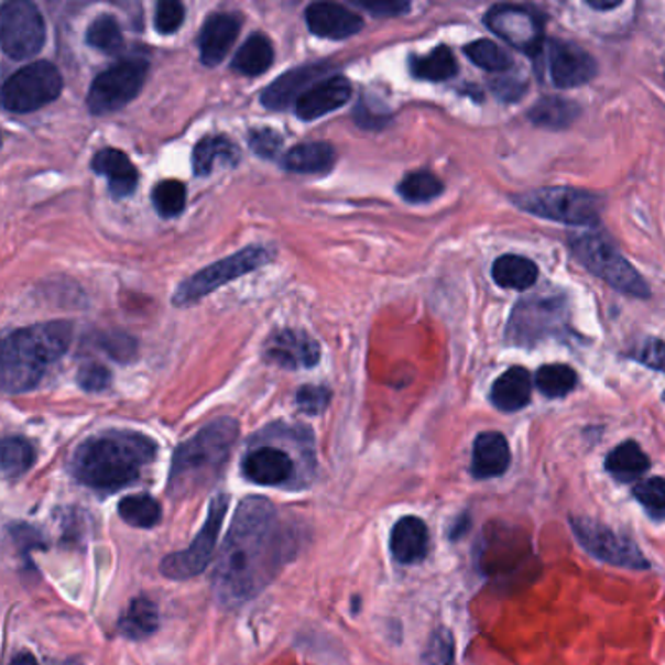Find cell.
Instances as JSON below:
<instances>
[{"label": "cell", "instance_id": "d6a6232c", "mask_svg": "<svg viewBox=\"0 0 665 665\" xmlns=\"http://www.w3.org/2000/svg\"><path fill=\"white\" fill-rule=\"evenodd\" d=\"M118 512L121 520L137 530H151L163 520L161 503L149 494L126 495L120 502Z\"/></svg>", "mask_w": 665, "mask_h": 665}, {"label": "cell", "instance_id": "2e32d148", "mask_svg": "<svg viewBox=\"0 0 665 665\" xmlns=\"http://www.w3.org/2000/svg\"><path fill=\"white\" fill-rule=\"evenodd\" d=\"M242 18L232 12H217L205 20L199 34V57L207 67H215L229 55L239 37Z\"/></svg>", "mask_w": 665, "mask_h": 665}, {"label": "cell", "instance_id": "b9f144b4", "mask_svg": "<svg viewBox=\"0 0 665 665\" xmlns=\"http://www.w3.org/2000/svg\"><path fill=\"white\" fill-rule=\"evenodd\" d=\"M186 17L184 7L176 0H163L156 7V17H154V26L163 35L174 34Z\"/></svg>", "mask_w": 665, "mask_h": 665}, {"label": "cell", "instance_id": "6da1fadb", "mask_svg": "<svg viewBox=\"0 0 665 665\" xmlns=\"http://www.w3.org/2000/svg\"><path fill=\"white\" fill-rule=\"evenodd\" d=\"M297 538L264 495L244 498L232 517L214 571V596L222 609H239L262 593L295 555Z\"/></svg>", "mask_w": 665, "mask_h": 665}, {"label": "cell", "instance_id": "836d02e7", "mask_svg": "<svg viewBox=\"0 0 665 665\" xmlns=\"http://www.w3.org/2000/svg\"><path fill=\"white\" fill-rule=\"evenodd\" d=\"M35 461L34 447L24 437H7L2 441V475L20 478L32 469Z\"/></svg>", "mask_w": 665, "mask_h": 665}, {"label": "cell", "instance_id": "7bdbcfd3", "mask_svg": "<svg viewBox=\"0 0 665 665\" xmlns=\"http://www.w3.org/2000/svg\"><path fill=\"white\" fill-rule=\"evenodd\" d=\"M295 402H297L301 412L316 416V414H323L328 408L330 391L326 386H310V384H307L297 393Z\"/></svg>", "mask_w": 665, "mask_h": 665}, {"label": "cell", "instance_id": "f35d334b", "mask_svg": "<svg viewBox=\"0 0 665 665\" xmlns=\"http://www.w3.org/2000/svg\"><path fill=\"white\" fill-rule=\"evenodd\" d=\"M154 209L161 217H176L186 207V188L178 179H164L153 189Z\"/></svg>", "mask_w": 665, "mask_h": 665}, {"label": "cell", "instance_id": "60d3db41", "mask_svg": "<svg viewBox=\"0 0 665 665\" xmlns=\"http://www.w3.org/2000/svg\"><path fill=\"white\" fill-rule=\"evenodd\" d=\"M422 665H455V639L451 631L437 629L422 654Z\"/></svg>", "mask_w": 665, "mask_h": 665}, {"label": "cell", "instance_id": "9a60e30c", "mask_svg": "<svg viewBox=\"0 0 665 665\" xmlns=\"http://www.w3.org/2000/svg\"><path fill=\"white\" fill-rule=\"evenodd\" d=\"M242 475L258 487H283L295 478V461L280 447L262 445L244 455Z\"/></svg>", "mask_w": 665, "mask_h": 665}, {"label": "cell", "instance_id": "7c38bea8", "mask_svg": "<svg viewBox=\"0 0 665 665\" xmlns=\"http://www.w3.org/2000/svg\"><path fill=\"white\" fill-rule=\"evenodd\" d=\"M149 63L143 59L121 61L95 78L88 90V110L96 116L111 113L128 106L145 85Z\"/></svg>", "mask_w": 665, "mask_h": 665}, {"label": "cell", "instance_id": "9c48e42d", "mask_svg": "<svg viewBox=\"0 0 665 665\" xmlns=\"http://www.w3.org/2000/svg\"><path fill=\"white\" fill-rule=\"evenodd\" d=\"M63 90L59 70L47 61H37L17 70L2 86V106L12 113H30L53 102Z\"/></svg>", "mask_w": 665, "mask_h": 665}, {"label": "cell", "instance_id": "bcb514c9", "mask_svg": "<svg viewBox=\"0 0 665 665\" xmlns=\"http://www.w3.org/2000/svg\"><path fill=\"white\" fill-rule=\"evenodd\" d=\"M639 361L665 373V341L648 340L639 351Z\"/></svg>", "mask_w": 665, "mask_h": 665}, {"label": "cell", "instance_id": "f1b7e54d", "mask_svg": "<svg viewBox=\"0 0 665 665\" xmlns=\"http://www.w3.org/2000/svg\"><path fill=\"white\" fill-rule=\"evenodd\" d=\"M118 629L129 640L149 639L159 629V609L145 596L135 598L121 617Z\"/></svg>", "mask_w": 665, "mask_h": 665}, {"label": "cell", "instance_id": "cb8c5ba5", "mask_svg": "<svg viewBox=\"0 0 665 665\" xmlns=\"http://www.w3.org/2000/svg\"><path fill=\"white\" fill-rule=\"evenodd\" d=\"M531 375L523 367H512L495 379L492 384V402L502 412H517L525 408L531 401Z\"/></svg>", "mask_w": 665, "mask_h": 665}, {"label": "cell", "instance_id": "f546056e", "mask_svg": "<svg viewBox=\"0 0 665 665\" xmlns=\"http://www.w3.org/2000/svg\"><path fill=\"white\" fill-rule=\"evenodd\" d=\"M580 116V106L566 98L546 96L530 110V120L546 129H564L571 126Z\"/></svg>", "mask_w": 665, "mask_h": 665}, {"label": "cell", "instance_id": "7dc6e473", "mask_svg": "<svg viewBox=\"0 0 665 665\" xmlns=\"http://www.w3.org/2000/svg\"><path fill=\"white\" fill-rule=\"evenodd\" d=\"M102 348L118 361H128L135 356V341L129 340L128 336H108L103 340Z\"/></svg>", "mask_w": 665, "mask_h": 665}, {"label": "cell", "instance_id": "8992f818", "mask_svg": "<svg viewBox=\"0 0 665 665\" xmlns=\"http://www.w3.org/2000/svg\"><path fill=\"white\" fill-rule=\"evenodd\" d=\"M515 205L527 211L538 215L550 221L566 222V225H593L598 221V196L576 188H543L533 189L527 194L513 197Z\"/></svg>", "mask_w": 665, "mask_h": 665}, {"label": "cell", "instance_id": "e0dca14e", "mask_svg": "<svg viewBox=\"0 0 665 665\" xmlns=\"http://www.w3.org/2000/svg\"><path fill=\"white\" fill-rule=\"evenodd\" d=\"M307 26L313 34L326 40H346L358 34L363 28V20L356 12L334 4V2H315L305 12Z\"/></svg>", "mask_w": 665, "mask_h": 665}, {"label": "cell", "instance_id": "603a6c76", "mask_svg": "<svg viewBox=\"0 0 665 665\" xmlns=\"http://www.w3.org/2000/svg\"><path fill=\"white\" fill-rule=\"evenodd\" d=\"M92 171L108 178L111 196L128 197L135 192L139 174L126 153L118 149H102L92 159Z\"/></svg>", "mask_w": 665, "mask_h": 665}, {"label": "cell", "instance_id": "7402d4cb", "mask_svg": "<svg viewBox=\"0 0 665 665\" xmlns=\"http://www.w3.org/2000/svg\"><path fill=\"white\" fill-rule=\"evenodd\" d=\"M429 548V531L419 517L408 515L394 523L391 531V553L401 564H416L424 560Z\"/></svg>", "mask_w": 665, "mask_h": 665}, {"label": "cell", "instance_id": "74e56055", "mask_svg": "<svg viewBox=\"0 0 665 665\" xmlns=\"http://www.w3.org/2000/svg\"><path fill=\"white\" fill-rule=\"evenodd\" d=\"M465 55L469 57L477 67L490 70V73H502L512 67V57L502 50L498 43L490 40H478L465 47Z\"/></svg>", "mask_w": 665, "mask_h": 665}, {"label": "cell", "instance_id": "52a82bcc", "mask_svg": "<svg viewBox=\"0 0 665 665\" xmlns=\"http://www.w3.org/2000/svg\"><path fill=\"white\" fill-rule=\"evenodd\" d=\"M227 510H229V495H215L207 517H205L204 527L197 533L194 543L188 548L163 558L161 574L164 578L176 581L192 580L209 566L217 543H219V533H221Z\"/></svg>", "mask_w": 665, "mask_h": 665}, {"label": "cell", "instance_id": "4fadbf2b", "mask_svg": "<svg viewBox=\"0 0 665 665\" xmlns=\"http://www.w3.org/2000/svg\"><path fill=\"white\" fill-rule=\"evenodd\" d=\"M487 24L503 42L510 43L520 52L537 55L543 47V28L538 18L527 9L513 7V4H498L488 10Z\"/></svg>", "mask_w": 665, "mask_h": 665}, {"label": "cell", "instance_id": "8d00e7d4", "mask_svg": "<svg viewBox=\"0 0 665 665\" xmlns=\"http://www.w3.org/2000/svg\"><path fill=\"white\" fill-rule=\"evenodd\" d=\"M444 184L432 172H412L399 184L401 194L410 204H426L437 196H441Z\"/></svg>", "mask_w": 665, "mask_h": 665}, {"label": "cell", "instance_id": "277c9868", "mask_svg": "<svg viewBox=\"0 0 665 665\" xmlns=\"http://www.w3.org/2000/svg\"><path fill=\"white\" fill-rule=\"evenodd\" d=\"M237 437L239 424L232 418H221L179 445L172 459L168 495L184 500L211 487L229 461Z\"/></svg>", "mask_w": 665, "mask_h": 665}, {"label": "cell", "instance_id": "816d5d0a", "mask_svg": "<svg viewBox=\"0 0 665 665\" xmlns=\"http://www.w3.org/2000/svg\"><path fill=\"white\" fill-rule=\"evenodd\" d=\"M589 7L596 10H609L621 7V2H593V0H589Z\"/></svg>", "mask_w": 665, "mask_h": 665}, {"label": "cell", "instance_id": "7a4b0ae2", "mask_svg": "<svg viewBox=\"0 0 665 665\" xmlns=\"http://www.w3.org/2000/svg\"><path fill=\"white\" fill-rule=\"evenodd\" d=\"M154 455L156 444L151 437L129 429H111L78 445L70 459V472L85 487L116 492L133 484L141 470L153 462Z\"/></svg>", "mask_w": 665, "mask_h": 665}, {"label": "cell", "instance_id": "1f68e13d", "mask_svg": "<svg viewBox=\"0 0 665 665\" xmlns=\"http://www.w3.org/2000/svg\"><path fill=\"white\" fill-rule=\"evenodd\" d=\"M410 70L414 77L422 78V80L441 83V80H449L457 75V61L449 47L439 45L429 55L412 57Z\"/></svg>", "mask_w": 665, "mask_h": 665}, {"label": "cell", "instance_id": "d6986e66", "mask_svg": "<svg viewBox=\"0 0 665 665\" xmlns=\"http://www.w3.org/2000/svg\"><path fill=\"white\" fill-rule=\"evenodd\" d=\"M351 85L346 77H330L316 83L295 102V113L301 120H318L338 110L350 100Z\"/></svg>", "mask_w": 665, "mask_h": 665}, {"label": "cell", "instance_id": "d590c367", "mask_svg": "<svg viewBox=\"0 0 665 665\" xmlns=\"http://www.w3.org/2000/svg\"><path fill=\"white\" fill-rule=\"evenodd\" d=\"M538 391L548 396V399H560L574 391V386L578 383L576 371L568 366H545L541 367L535 377Z\"/></svg>", "mask_w": 665, "mask_h": 665}, {"label": "cell", "instance_id": "44dd1931", "mask_svg": "<svg viewBox=\"0 0 665 665\" xmlns=\"http://www.w3.org/2000/svg\"><path fill=\"white\" fill-rule=\"evenodd\" d=\"M512 451L508 439L498 432H484L478 435L472 445V465L470 472L477 478L502 477L510 469Z\"/></svg>", "mask_w": 665, "mask_h": 665}, {"label": "cell", "instance_id": "5b68a950", "mask_svg": "<svg viewBox=\"0 0 665 665\" xmlns=\"http://www.w3.org/2000/svg\"><path fill=\"white\" fill-rule=\"evenodd\" d=\"M570 244L574 257L580 260L584 268H588L589 272L601 277L611 287L639 299L648 297V285L606 237L580 235L574 237Z\"/></svg>", "mask_w": 665, "mask_h": 665}, {"label": "cell", "instance_id": "681fc988", "mask_svg": "<svg viewBox=\"0 0 665 665\" xmlns=\"http://www.w3.org/2000/svg\"><path fill=\"white\" fill-rule=\"evenodd\" d=\"M469 515H462V520L457 521V523L453 525V530L451 533H449V537H451V541H457V538L461 537V535H465V531L469 530Z\"/></svg>", "mask_w": 665, "mask_h": 665}, {"label": "cell", "instance_id": "d4e9b609", "mask_svg": "<svg viewBox=\"0 0 665 665\" xmlns=\"http://www.w3.org/2000/svg\"><path fill=\"white\" fill-rule=\"evenodd\" d=\"M239 146L227 137H205L194 149V172L196 176H209L217 164L235 166L239 163Z\"/></svg>", "mask_w": 665, "mask_h": 665}, {"label": "cell", "instance_id": "e575fe53", "mask_svg": "<svg viewBox=\"0 0 665 665\" xmlns=\"http://www.w3.org/2000/svg\"><path fill=\"white\" fill-rule=\"evenodd\" d=\"M86 42L90 47L106 55H116L123 47V34H121L120 24L116 18L110 14H102L96 18L95 22L88 26L86 32Z\"/></svg>", "mask_w": 665, "mask_h": 665}, {"label": "cell", "instance_id": "ac0fdd59", "mask_svg": "<svg viewBox=\"0 0 665 665\" xmlns=\"http://www.w3.org/2000/svg\"><path fill=\"white\" fill-rule=\"evenodd\" d=\"M265 356L270 361L285 367V369H307V367H315L318 363L320 348L305 332L283 330L268 341Z\"/></svg>", "mask_w": 665, "mask_h": 665}, {"label": "cell", "instance_id": "83f0119b", "mask_svg": "<svg viewBox=\"0 0 665 665\" xmlns=\"http://www.w3.org/2000/svg\"><path fill=\"white\" fill-rule=\"evenodd\" d=\"M495 283L505 290H530L538 280V268L530 258L508 257L498 258L492 268Z\"/></svg>", "mask_w": 665, "mask_h": 665}, {"label": "cell", "instance_id": "f907efd6", "mask_svg": "<svg viewBox=\"0 0 665 665\" xmlns=\"http://www.w3.org/2000/svg\"><path fill=\"white\" fill-rule=\"evenodd\" d=\"M10 665H40L37 664V659H35L30 652H20L18 656H14L12 659V664Z\"/></svg>", "mask_w": 665, "mask_h": 665}, {"label": "cell", "instance_id": "30bf717a", "mask_svg": "<svg viewBox=\"0 0 665 665\" xmlns=\"http://www.w3.org/2000/svg\"><path fill=\"white\" fill-rule=\"evenodd\" d=\"M0 43L10 59H32L45 43L42 12L26 0L4 2L0 10Z\"/></svg>", "mask_w": 665, "mask_h": 665}, {"label": "cell", "instance_id": "3957f363", "mask_svg": "<svg viewBox=\"0 0 665 665\" xmlns=\"http://www.w3.org/2000/svg\"><path fill=\"white\" fill-rule=\"evenodd\" d=\"M73 326L65 320L28 326L9 334L2 341L0 383L4 393L32 391L42 381L47 367L68 350Z\"/></svg>", "mask_w": 665, "mask_h": 665}, {"label": "cell", "instance_id": "4316f807", "mask_svg": "<svg viewBox=\"0 0 665 665\" xmlns=\"http://www.w3.org/2000/svg\"><path fill=\"white\" fill-rule=\"evenodd\" d=\"M606 469L619 482H632L650 469L648 455L640 449L636 441H624L607 455Z\"/></svg>", "mask_w": 665, "mask_h": 665}, {"label": "cell", "instance_id": "484cf974", "mask_svg": "<svg viewBox=\"0 0 665 665\" xmlns=\"http://www.w3.org/2000/svg\"><path fill=\"white\" fill-rule=\"evenodd\" d=\"M336 161L334 146L323 141L316 143H303L293 146L290 153L283 156V168L297 174H316V172L330 171Z\"/></svg>", "mask_w": 665, "mask_h": 665}, {"label": "cell", "instance_id": "5bb4252c", "mask_svg": "<svg viewBox=\"0 0 665 665\" xmlns=\"http://www.w3.org/2000/svg\"><path fill=\"white\" fill-rule=\"evenodd\" d=\"M546 70L556 88H576L598 75V63L578 45L555 40L546 47Z\"/></svg>", "mask_w": 665, "mask_h": 665}, {"label": "cell", "instance_id": "ba28073f", "mask_svg": "<svg viewBox=\"0 0 665 665\" xmlns=\"http://www.w3.org/2000/svg\"><path fill=\"white\" fill-rule=\"evenodd\" d=\"M272 258V250L264 247H248L232 257L222 258L219 262L205 268L182 283L174 293V303L179 307L194 305L196 301L204 299L205 295H209L211 291L219 290L222 285L235 282L242 275L268 264Z\"/></svg>", "mask_w": 665, "mask_h": 665}, {"label": "cell", "instance_id": "c3c4849f", "mask_svg": "<svg viewBox=\"0 0 665 665\" xmlns=\"http://www.w3.org/2000/svg\"><path fill=\"white\" fill-rule=\"evenodd\" d=\"M361 7L377 17H399L410 9L408 2H361Z\"/></svg>", "mask_w": 665, "mask_h": 665}, {"label": "cell", "instance_id": "ffe728a7", "mask_svg": "<svg viewBox=\"0 0 665 665\" xmlns=\"http://www.w3.org/2000/svg\"><path fill=\"white\" fill-rule=\"evenodd\" d=\"M325 73H328L326 65H307V67L290 70L265 88L262 92V103L268 106L270 110H282L285 106H290L293 100L297 102L301 96L307 92L308 88H313L316 83H320L318 77H323Z\"/></svg>", "mask_w": 665, "mask_h": 665}, {"label": "cell", "instance_id": "ab89813d", "mask_svg": "<svg viewBox=\"0 0 665 665\" xmlns=\"http://www.w3.org/2000/svg\"><path fill=\"white\" fill-rule=\"evenodd\" d=\"M634 498L639 500L644 510L654 517V520H664L665 517V478L654 477L648 480H642L634 487Z\"/></svg>", "mask_w": 665, "mask_h": 665}, {"label": "cell", "instance_id": "f6af8a7d", "mask_svg": "<svg viewBox=\"0 0 665 665\" xmlns=\"http://www.w3.org/2000/svg\"><path fill=\"white\" fill-rule=\"evenodd\" d=\"M248 139H250L252 151L260 154L262 159H273L282 149V137L272 129H254V131H250Z\"/></svg>", "mask_w": 665, "mask_h": 665}, {"label": "cell", "instance_id": "4dcf8cb0", "mask_svg": "<svg viewBox=\"0 0 665 665\" xmlns=\"http://www.w3.org/2000/svg\"><path fill=\"white\" fill-rule=\"evenodd\" d=\"M272 42L265 35L257 34L247 40L237 52L235 59H232V68L239 70L240 75L258 77V75H264L265 70L272 67Z\"/></svg>", "mask_w": 665, "mask_h": 665}, {"label": "cell", "instance_id": "8fae6325", "mask_svg": "<svg viewBox=\"0 0 665 665\" xmlns=\"http://www.w3.org/2000/svg\"><path fill=\"white\" fill-rule=\"evenodd\" d=\"M570 527L578 543L601 563L621 566L629 570H648L650 563L640 553L636 543L619 535L603 523L589 517H570Z\"/></svg>", "mask_w": 665, "mask_h": 665}, {"label": "cell", "instance_id": "ee69618b", "mask_svg": "<svg viewBox=\"0 0 665 665\" xmlns=\"http://www.w3.org/2000/svg\"><path fill=\"white\" fill-rule=\"evenodd\" d=\"M110 381V371L100 363H86L78 369V384L88 393H100L108 389Z\"/></svg>", "mask_w": 665, "mask_h": 665}]
</instances>
